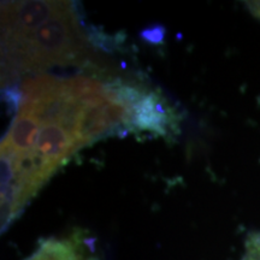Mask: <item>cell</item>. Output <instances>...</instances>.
Here are the masks:
<instances>
[{"mask_svg":"<svg viewBox=\"0 0 260 260\" xmlns=\"http://www.w3.org/2000/svg\"><path fill=\"white\" fill-rule=\"evenodd\" d=\"M67 2H15L3 3V41H19L51 18L71 8Z\"/></svg>","mask_w":260,"mask_h":260,"instance_id":"cell-1","label":"cell"},{"mask_svg":"<svg viewBox=\"0 0 260 260\" xmlns=\"http://www.w3.org/2000/svg\"><path fill=\"white\" fill-rule=\"evenodd\" d=\"M81 146L70 133L58 123L41 124L40 134L34 152L51 164L60 168Z\"/></svg>","mask_w":260,"mask_h":260,"instance_id":"cell-2","label":"cell"},{"mask_svg":"<svg viewBox=\"0 0 260 260\" xmlns=\"http://www.w3.org/2000/svg\"><path fill=\"white\" fill-rule=\"evenodd\" d=\"M170 124L169 110L165 107V100H161L157 93H146L133 107L126 129H138L154 132L159 135L168 133Z\"/></svg>","mask_w":260,"mask_h":260,"instance_id":"cell-3","label":"cell"},{"mask_svg":"<svg viewBox=\"0 0 260 260\" xmlns=\"http://www.w3.org/2000/svg\"><path fill=\"white\" fill-rule=\"evenodd\" d=\"M40 129L41 123L37 117L17 113L2 141V154L21 155L32 152Z\"/></svg>","mask_w":260,"mask_h":260,"instance_id":"cell-4","label":"cell"},{"mask_svg":"<svg viewBox=\"0 0 260 260\" xmlns=\"http://www.w3.org/2000/svg\"><path fill=\"white\" fill-rule=\"evenodd\" d=\"M25 260H99L93 255H87L83 243L75 239L44 241L40 247Z\"/></svg>","mask_w":260,"mask_h":260,"instance_id":"cell-5","label":"cell"},{"mask_svg":"<svg viewBox=\"0 0 260 260\" xmlns=\"http://www.w3.org/2000/svg\"><path fill=\"white\" fill-rule=\"evenodd\" d=\"M64 90L69 96L81 99L93 95H99L106 92V86L89 76H75L64 80Z\"/></svg>","mask_w":260,"mask_h":260,"instance_id":"cell-6","label":"cell"},{"mask_svg":"<svg viewBox=\"0 0 260 260\" xmlns=\"http://www.w3.org/2000/svg\"><path fill=\"white\" fill-rule=\"evenodd\" d=\"M165 34H167V29H165L164 25L153 24L142 29L140 31V38H141L142 41L147 42V44L160 45L164 41Z\"/></svg>","mask_w":260,"mask_h":260,"instance_id":"cell-7","label":"cell"},{"mask_svg":"<svg viewBox=\"0 0 260 260\" xmlns=\"http://www.w3.org/2000/svg\"><path fill=\"white\" fill-rule=\"evenodd\" d=\"M241 260H260V234H249L246 240L245 254Z\"/></svg>","mask_w":260,"mask_h":260,"instance_id":"cell-8","label":"cell"}]
</instances>
